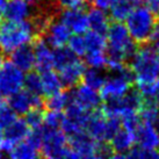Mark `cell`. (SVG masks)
<instances>
[{
	"label": "cell",
	"mask_w": 159,
	"mask_h": 159,
	"mask_svg": "<svg viewBox=\"0 0 159 159\" xmlns=\"http://www.w3.org/2000/svg\"><path fill=\"white\" fill-rule=\"evenodd\" d=\"M4 56H2V52L0 51V69H1V66L4 65Z\"/></svg>",
	"instance_id": "obj_47"
},
{
	"label": "cell",
	"mask_w": 159,
	"mask_h": 159,
	"mask_svg": "<svg viewBox=\"0 0 159 159\" xmlns=\"http://www.w3.org/2000/svg\"><path fill=\"white\" fill-rule=\"evenodd\" d=\"M92 111H86L72 101L63 114L61 129L66 134L67 137L85 131L87 119Z\"/></svg>",
	"instance_id": "obj_6"
},
{
	"label": "cell",
	"mask_w": 159,
	"mask_h": 159,
	"mask_svg": "<svg viewBox=\"0 0 159 159\" xmlns=\"http://www.w3.org/2000/svg\"><path fill=\"white\" fill-rule=\"evenodd\" d=\"M149 41L152 42V43L159 42V16L158 18H155L153 29H152V33H151V36H150V39H149Z\"/></svg>",
	"instance_id": "obj_42"
},
{
	"label": "cell",
	"mask_w": 159,
	"mask_h": 159,
	"mask_svg": "<svg viewBox=\"0 0 159 159\" xmlns=\"http://www.w3.org/2000/svg\"><path fill=\"white\" fill-rule=\"evenodd\" d=\"M31 129L26 120L15 119L12 123L5 128V138L0 144V150L8 155L12 148L30 135Z\"/></svg>",
	"instance_id": "obj_8"
},
{
	"label": "cell",
	"mask_w": 159,
	"mask_h": 159,
	"mask_svg": "<svg viewBox=\"0 0 159 159\" xmlns=\"http://www.w3.org/2000/svg\"><path fill=\"white\" fill-rule=\"evenodd\" d=\"M67 48L78 57H84L87 52V45L83 34H73L67 43Z\"/></svg>",
	"instance_id": "obj_31"
},
{
	"label": "cell",
	"mask_w": 159,
	"mask_h": 159,
	"mask_svg": "<svg viewBox=\"0 0 159 159\" xmlns=\"http://www.w3.org/2000/svg\"><path fill=\"white\" fill-rule=\"evenodd\" d=\"M131 66L136 71V83H152L158 79L159 55L152 42L138 44V53Z\"/></svg>",
	"instance_id": "obj_2"
},
{
	"label": "cell",
	"mask_w": 159,
	"mask_h": 159,
	"mask_svg": "<svg viewBox=\"0 0 159 159\" xmlns=\"http://www.w3.org/2000/svg\"><path fill=\"white\" fill-rule=\"evenodd\" d=\"M41 79H42V93L45 97H49L53 93L62 91L64 87L63 80L58 72L53 70H48L41 72Z\"/></svg>",
	"instance_id": "obj_24"
},
{
	"label": "cell",
	"mask_w": 159,
	"mask_h": 159,
	"mask_svg": "<svg viewBox=\"0 0 159 159\" xmlns=\"http://www.w3.org/2000/svg\"><path fill=\"white\" fill-rule=\"evenodd\" d=\"M29 5H30L31 7H35V6H40L42 2H43V0H27Z\"/></svg>",
	"instance_id": "obj_44"
},
{
	"label": "cell",
	"mask_w": 159,
	"mask_h": 159,
	"mask_svg": "<svg viewBox=\"0 0 159 159\" xmlns=\"http://www.w3.org/2000/svg\"><path fill=\"white\" fill-rule=\"evenodd\" d=\"M37 30L31 21L11 22L7 21L1 28L0 49L7 53H12L14 50L23 45L30 44L35 40Z\"/></svg>",
	"instance_id": "obj_1"
},
{
	"label": "cell",
	"mask_w": 159,
	"mask_h": 159,
	"mask_svg": "<svg viewBox=\"0 0 159 159\" xmlns=\"http://www.w3.org/2000/svg\"><path fill=\"white\" fill-rule=\"evenodd\" d=\"M142 99H143V94H142L139 87L137 84H133L129 86L127 92L122 95V101L125 107V111H139L142 105Z\"/></svg>",
	"instance_id": "obj_25"
},
{
	"label": "cell",
	"mask_w": 159,
	"mask_h": 159,
	"mask_svg": "<svg viewBox=\"0 0 159 159\" xmlns=\"http://www.w3.org/2000/svg\"><path fill=\"white\" fill-rule=\"evenodd\" d=\"M87 18H89V29L97 31L100 35L106 37L111 22V19L109 14H107L106 9L93 7L89 11Z\"/></svg>",
	"instance_id": "obj_22"
},
{
	"label": "cell",
	"mask_w": 159,
	"mask_h": 159,
	"mask_svg": "<svg viewBox=\"0 0 159 159\" xmlns=\"http://www.w3.org/2000/svg\"><path fill=\"white\" fill-rule=\"evenodd\" d=\"M15 119H16V114L11 107L9 102L0 100V123L6 128Z\"/></svg>",
	"instance_id": "obj_35"
},
{
	"label": "cell",
	"mask_w": 159,
	"mask_h": 159,
	"mask_svg": "<svg viewBox=\"0 0 159 159\" xmlns=\"http://www.w3.org/2000/svg\"><path fill=\"white\" fill-rule=\"evenodd\" d=\"M43 129V128H42ZM42 129L31 130L30 135L26 139L20 142L12 148L8 155L14 159H35L40 156L41 135Z\"/></svg>",
	"instance_id": "obj_9"
},
{
	"label": "cell",
	"mask_w": 159,
	"mask_h": 159,
	"mask_svg": "<svg viewBox=\"0 0 159 159\" xmlns=\"http://www.w3.org/2000/svg\"><path fill=\"white\" fill-rule=\"evenodd\" d=\"M4 155H5L4 152H2V151L0 150V158H1V157H2V156H4Z\"/></svg>",
	"instance_id": "obj_50"
},
{
	"label": "cell",
	"mask_w": 159,
	"mask_h": 159,
	"mask_svg": "<svg viewBox=\"0 0 159 159\" xmlns=\"http://www.w3.org/2000/svg\"><path fill=\"white\" fill-rule=\"evenodd\" d=\"M31 22H33L34 27L36 28L37 33H41V31H45V29L49 26V23L51 22V20H49V18L47 15H39Z\"/></svg>",
	"instance_id": "obj_39"
},
{
	"label": "cell",
	"mask_w": 159,
	"mask_h": 159,
	"mask_svg": "<svg viewBox=\"0 0 159 159\" xmlns=\"http://www.w3.org/2000/svg\"><path fill=\"white\" fill-rule=\"evenodd\" d=\"M44 33L45 41L53 49L62 48V47L67 45L71 36H72V31L69 29V27L63 22L61 19L51 21Z\"/></svg>",
	"instance_id": "obj_13"
},
{
	"label": "cell",
	"mask_w": 159,
	"mask_h": 159,
	"mask_svg": "<svg viewBox=\"0 0 159 159\" xmlns=\"http://www.w3.org/2000/svg\"><path fill=\"white\" fill-rule=\"evenodd\" d=\"M59 19L69 27L72 34H85L89 29L87 13L84 9H63Z\"/></svg>",
	"instance_id": "obj_14"
},
{
	"label": "cell",
	"mask_w": 159,
	"mask_h": 159,
	"mask_svg": "<svg viewBox=\"0 0 159 159\" xmlns=\"http://www.w3.org/2000/svg\"><path fill=\"white\" fill-rule=\"evenodd\" d=\"M34 52L36 58V67L43 71L52 70L55 67V49L44 40H37L34 43Z\"/></svg>",
	"instance_id": "obj_17"
},
{
	"label": "cell",
	"mask_w": 159,
	"mask_h": 159,
	"mask_svg": "<svg viewBox=\"0 0 159 159\" xmlns=\"http://www.w3.org/2000/svg\"><path fill=\"white\" fill-rule=\"evenodd\" d=\"M125 21L130 35L138 44L149 41L155 23V15L151 13L150 9L142 6L136 7L129 14Z\"/></svg>",
	"instance_id": "obj_4"
},
{
	"label": "cell",
	"mask_w": 159,
	"mask_h": 159,
	"mask_svg": "<svg viewBox=\"0 0 159 159\" xmlns=\"http://www.w3.org/2000/svg\"><path fill=\"white\" fill-rule=\"evenodd\" d=\"M153 44H155L156 49H157V52H158V55H159V42H156V43H153Z\"/></svg>",
	"instance_id": "obj_48"
},
{
	"label": "cell",
	"mask_w": 159,
	"mask_h": 159,
	"mask_svg": "<svg viewBox=\"0 0 159 159\" xmlns=\"http://www.w3.org/2000/svg\"><path fill=\"white\" fill-rule=\"evenodd\" d=\"M4 138H5V127L0 123V144L2 143Z\"/></svg>",
	"instance_id": "obj_45"
},
{
	"label": "cell",
	"mask_w": 159,
	"mask_h": 159,
	"mask_svg": "<svg viewBox=\"0 0 159 159\" xmlns=\"http://www.w3.org/2000/svg\"><path fill=\"white\" fill-rule=\"evenodd\" d=\"M42 95H37L30 93L26 89H21L15 94L9 97V105L13 108L16 115H25L26 116L31 109L40 108L42 106Z\"/></svg>",
	"instance_id": "obj_12"
},
{
	"label": "cell",
	"mask_w": 159,
	"mask_h": 159,
	"mask_svg": "<svg viewBox=\"0 0 159 159\" xmlns=\"http://www.w3.org/2000/svg\"><path fill=\"white\" fill-rule=\"evenodd\" d=\"M57 71L62 78L64 86L75 87L83 81L85 71H86V63L83 62L80 57L75 56L71 58L70 61L62 64L61 66H58Z\"/></svg>",
	"instance_id": "obj_11"
},
{
	"label": "cell",
	"mask_w": 159,
	"mask_h": 159,
	"mask_svg": "<svg viewBox=\"0 0 159 159\" xmlns=\"http://www.w3.org/2000/svg\"><path fill=\"white\" fill-rule=\"evenodd\" d=\"M146 7L150 9L155 18L159 16V0H145Z\"/></svg>",
	"instance_id": "obj_41"
},
{
	"label": "cell",
	"mask_w": 159,
	"mask_h": 159,
	"mask_svg": "<svg viewBox=\"0 0 159 159\" xmlns=\"http://www.w3.org/2000/svg\"><path fill=\"white\" fill-rule=\"evenodd\" d=\"M115 151L111 145V141H100L98 142L95 158H114Z\"/></svg>",
	"instance_id": "obj_37"
},
{
	"label": "cell",
	"mask_w": 159,
	"mask_h": 159,
	"mask_svg": "<svg viewBox=\"0 0 159 159\" xmlns=\"http://www.w3.org/2000/svg\"><path fill=\"white\" fill-rule=\"evenodd\" d=\"M121 116H122V124H123V127L135 135L136 130L139 128L141 123L143 122L139 111H125Z\"/></svg>",
	"instance_id": "obj_30"
},
{
	"label": "cell",
	"mask_w": 159,
	"mask_h": 159,
	"mask_svg": "<svg viewBox=\"0 0 159 159\" xmlns=\"http://www.w3.org/2000/svg\"><path fill=\"white\" fill-rule=\"evenodd\" d=\"M63 120L62 111H50L48 109L47 113H44V128L48 129H58L61 128Z\"/></svg>",
	"instance_id": "obj_36"
},
{
	"label": "cell",
	"mask_w": 159,
	"mask_h": 159,
	"mask_svg": "<svg viewBox=\"0 0 159 159\" xmlns=\"http://www.w3.org/2000/svg\"><path fill=\"white\" fill-rule=\"evenodd\" d=\"M2 15H4V14H2V9H0V22H1V18H2Z\"/></svg>",
	"instance_id": "obj_49"
},
{
	"label": "cell",
	"mask_w": 159,
	"mask_h": 159,
	"mask_svg": "<svg viewBox=\"0 0 159 159\" xmlns=\"http://www.w3.org/2000/svg\"><path fill=\"white\" fill-rule=\"evenodd\" d=\"M134 8L135 7L128 0H117L109 8V16L111 21H124Z\"/></svg>",
	"instance_id": "obj_28"
},
{
	"label": "cell",
	"mask_w": 159,
	"mask_h": 159,
	"mask_svg": "<svg viewBox=\"0 0 159 159\" xmlns=\"http://www.w3.org/2000/svg\"><path fill=\"white\" fill-rule=\"evenodd\" d=\"M26 72L12 62L4 63L0 69V91L2 95L11 97L25 87Z\"/></svg>",
	"instance_id": "obj_5"
},
{
	"label": "cell",
	"mask_w": 159,
	"mask_h": 159,
	"mask_svg": "<svg viewBox=\"0 0 159 159\" xmlns=\"http://www.w3.org/2000/svg\"><path fill=\"white\" fill-rule=\"evenodd\" d=\"M106 69H99V67H89L85 71L83 83L89 85V87L100 91L103 86L108 75L105 73Z\"/></svg>",
	"instance_id": "obj_27"
},
{
	"label": "cell",
	"mask_w": 159,
	"mask_h": 159,
	"mask_svg": "<svg viewBox=\"0 0 159 159\" xmlns=\"http://www.w3.org/2000/svg\"><path fill=\"white\" fill-rule=\"evenodd\" d=\"M8 0H0V9H4V7L6 6Z\"/></svg>",
	"instance_id": "obj_46"
},
{
	"label": "cell",
	"mask_w": 159,
	"mask_h": 159,
	"mask_svg": "<svg viewBox=\"0 0 159 159\" xmlns=\"http://www.w3.org/2000/svg\"><path fill=\"white\" fill-rule=\"evenodd\" d=\"M133 40L128 28L122 21H111L107 33V45L123 50Z\"/></svg>",
	"instance_id": "obj_18"
},
{
	"label": "cell",
	"mask_w": 159,
	"mask_h": 159,
	"mask_svg": "<svg viewBox=\"0 0 159 159\" xmlns=\"http://www.w3.org/2000/svg\"><path fill=\"white\" fill-rule=\"evenodd\" d=\"M0 40H1V29H0Z\"/></svg>",
	"instance_id": "obj_51"
},
{
	"label": "cell",
	"mask_w": 159,
	"mask_h": 159,
	"mask_svg": "<svg viewBox=\"0 0 159 159\" xmlns=\"http://www.w3.org/2000/svg\"><path fill=\"white\" fill-rule=\"evenodd\" d=\"M85 41L87 45V51H103L107 47V41L105 36L100 35L94 30L85 33Z\"/></svg>",
	"instance_id": "obj_29"
},
{
	"label": "cell",
	"mask_w": 159,
	"mask_h": 159,
	"mask_svg": "<svg viewBox=\"0 0 159 159\" xmlns=\"http://www.w3.org/2000/svg\"><path fill=\"white\" fill-rule=\"evenodd\" d=\"M151 124H152V127L155 128V130L157 131V134L159 135V114L157 115L155 117V120L151 122Z\"/></svg>",
	"instance_id": "obj_43"
},
{
	"label": "cell",
	"mask_w": 159,
	"mask_h": 159,
	"mask_svg": "<svg viewBox=\"0 0 159 159\" xmlns=\"http://www.w3.org/2000/svg\"><path fill=\"white\" fill-rule=\"evenodd\" d=\"M25 89L30 93H34L37 95H43L41 75L33 72V71L28 72V75H26V79H25Z\"/></svg>",
	"instance_id": "obj_33"
},
{
	"label": "cell",
	"mask_w": 159,
	"mask_h": 159,
	"mask_svg": "<svg viewBox=\"0 0 159 159\" xmlns=\"http://www.w3.org/2000/svg\"><path fill=\"white\" fill-rule=\"evenodd\" d=\"M41 153L49 159L70 158L69 137L62 129H42Z\"/></svg>",
	"instance_id": "obj_3"
},
{
	"label": "cell",
	"mask_w": 159,
	"mask_h": 159,
	"mask_svg": "<svg viewBox=\"0 0 159 159\" xmlns=\"http://www.w3.org/2000/svg\"><path fill=\"white\" fill-rule=\"evenodd\" d=\"M135 135L125 128H121L111 141L114 148V158H128L129 150L135 144Z\"/></svg>",
	"instance_id": "obj_21"
},
{
	"label": "cell",
	"mask_w": 159,
	"mask_h": 159,
	"mask_svg": "<svg viewBox=\"0 0 159 159\" xmlns=\"http://www.w3.org/2000/svg\"><path fill=\"white\" fill-rule=\"evenodd\" d=\"M62 9H85L89 0H52Z\"/></svg>",
	"instance_id": "obj_38"
},
{
	"label": "cell",
	"mask_w": 159,
	"mask_h": 159,
	"mask_svg": "<svg viewBox=\"0 0 159 159\" xmlns=\"http://www.w3.org/2000/svg\"><path fill=\"white\" fill-rule=\"evenodd\" d=\"M106 50V49H105ZM103 51H87L84 56L85 63L89 67H99V69H106L107 61L106 53Z\"/></svg>",
	"instance_id": "obj_32"
},
{
	"label": "cell",
	"mask_w": 159,
	"mask_h": 159,
	"mask_svg": "<svg viewBox=\"0 0 159 159\" xmlns=\"http://www.w3.org/2000/svg\"><path fill=\"white\" fill-rule=\"evenodd\" d=\"M11 62L21 69L23 72H30L36 67V58L34 48L28 45H23L21 48L14 50L11 53Z\"/></svg>",
	"instance_id": "obj_20"
},
{
	"label": "cell",
	"mask_w": 159,
	"mask_h": 159,
	"mask_svg": "<svg viewBox=\"0 0 159 159\" xmlns=\"http://www.w3.org/2000/svg\"><path fill=\"white\" fill-rule=\"evenodd\" d=\"M47 102L45 105L50 111H64L66 109L69 105L72 102V95L70 93L65 92V91H59L57 93H53L51 95L47 97Z\"/></svg>",
	"instance_id": "obj_26"
},
{
	"label": "cell",
	"mask_w": 159,
	"mask_h": 159,
	"mask_svg": "<svg viewBox=\"0 0 159 159\" xmlns=\"http://www.w3.org/2000/svg\"><path fill=\"white\" fill-rule=\"evenodd\" d=\"M26 122L31 130H40L44 128V113L40 108H34L26 115Z\"/></svg>",
	"instance_id": "obj_34"
},
{
	"label": "cell",
	"mask_w": 159,
	"mask_h": 159,
	"mask_svg": "<svg viewBox=\"0 0 159 159\" xmlns=\"http://www.w3.org/2000/svg\"><path fill=\"white\" fill-rule=\"evenodd\" d=\"M31 7L27 0H8L2 9L5 19L11 22H22L31 16Z\"/></svg>",
	"instance_id": "obj_16"
},
{
	"label": "cell",
	"mask_w": 159,
	"mask_h": 159,
	"mask_svg": "<svg viewBox=\"0 0 159 159\" xmlns=\"http://www.w3.org/2000/svg\"><path fill=\"white\" fill-rule=\"evenodd\" d=\"M108 72H109V75L107 77L105 84L100 89L102 100L111 97H122L130 86L128 81L123 79L117 73L111 72V71H108Z\"/></svg>",
	"instance_id": "obj_19"
},
{
	"label": "cell",
	"mask_w": 159,
	"mask_h": 159,
	"mask_svg": "<svg viewBox=\"0 0 159 159\" xmlns=\"http://www.w3.org/2000/svg\"><path fill=\"white\" fill-rule=\"evenodd\" d=\"M135 139L143 148L159 149V135L150 122L143 121L135 133Z\"/></svg>",
	"instance_id": "obj_23"
},
{
	"label": "cell",
	"mask_w": 159,
	"mask_h": 159,
	"mask_svg": "<svg viewBox=\"0 0 159 159\" xmlns=\"http://www.w3.org/2000/svg\"><path fill=\"white\" fill-rule=\"evenodd\" d=\"M99 92L100 91L89 87L85 83H80L73 87V91L71 93L72 101L86 111H94L100 108L103 101Z\"/></svg>",
	"instance_id": "obj_10"
},
{
	"label": "cell",
	"mask_w": 159,
	"mask_h": 159,
	"mask_svg": "<svg viewBox=\"0 0 159 159\" xmlns=\"http://www.w3.org/2000/svg\"><path fill=\"white\" fill-rule=\"evenodd\" d=\"M106 128L107 115L103 113L101 107L91 111L85 127V131L95 141H106Z\"/></svg>",
	"instance_id": "obj_15"
},
{
	"label": "cell",
	"mask_w": 159,
	"mask_h": 159,
	"mask_svg": "<svg viewBox=\"0 0 159 159\" xmlns=\"http://www.w3.org/2000/svg\"><path fill=\"white\" fill-rule=\"evenodd\" d=\"M0 95H1V91H0Z\"/></svg>",
	"instance_id": "obj_52"
},
{
	"label": "cell",
	"mask_w": 159,
	"mask_h": 159,
	"mask_svg": "<svg viewBox=\"0 0 159 159\" xmlns=\"http://www.w3.org/2000/svg\"><path fill=\"white\" fill-rule=\"evenodd\" d=\"M98 141L91 137L86 131H81L69 137L70 158H95Z\"/></svg>",
	"instance_id": "obj_7"
},
{
	"label": "cell",
	"mask_w": 159,
	"mask_h": 159,
	"mask_svg": "<svg viewBox=\"0 0 159 159\" xmlns=\"http://www.w3.org/2000/svg\"><path fill=\"white\" fill-rule=\"evenodd\" d=\"M117 0H89V4L101 9H109Z\"/></svg>",
	"instance_id": "obj_40"
}]
</instances>
